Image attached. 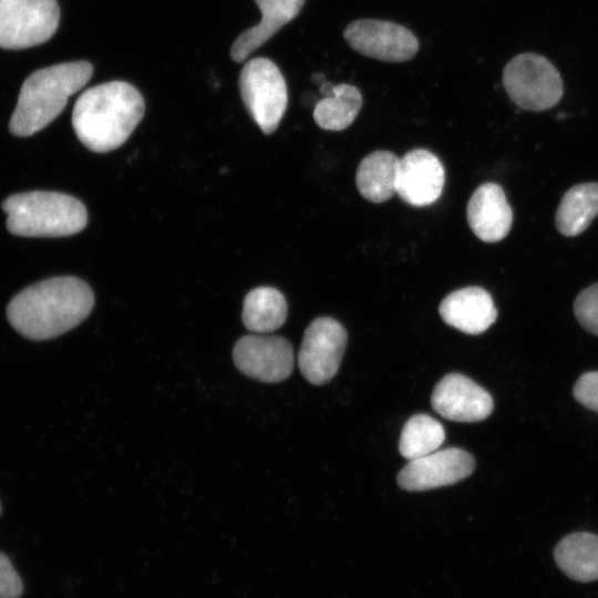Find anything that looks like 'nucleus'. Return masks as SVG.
<instances>
[{
  "mask_svg": "<svg viewBox=\"0 0 598 598\" xmlns=\"http://www.w3.org/2000/svg\"><path fill=\"white\" fill-rule=\"evenodd\" d=\"M90 286L71 276L39 281L16 295L7 307L10 324L23 337L42 341L80 324L91 312Z\"/></svg>",
  "mask_w": 598,
  "mask_h": 598,
  "instance_id": "f257e3e1",
  "label": "nucleus"
},
{
  "mask_svg": "<svg viewBox=\"0 0 598 598\" xmlns=\"http://www.w3.org/2000/svg\"><path fill=\"white\" fill-rule=\"evenodd\" d=\"M145 103L131 83L111 81L84 91L76 100L72 125L78 138L96 153L113 151L143 118Z\"/></svg>",
  "mask_w": 598,
  "mask_h": 598,
  "instance_id": "f03ea898",
  "label": "nucleus"
},
{
  "mask_svg": "<svg viewBox=\"0 0 598 598\" xmlns=\"http://www.w3.org/2000/svg\"><path fill=\"white\" fill-rule=\"evenodd\" d=\"M87 61L47 66L31 73L23 82L17 106L9 122L13 135L25 137L49 125L60 115L68 99L91 79Z\"/></svg>",
  "mask_w": 598,
  "mask_h": 598,
  "instance_id": "7ed1b4c3",
  "label": "nucleus"
},
{
  "mask_svg": "<svg viewBox=\"0 0 598 598\" xmlns=\"http://www.w3.org/2000/svg\"><path fill=\"white\" fill-rule=\"evenodd\" d=\"M7 228L23 237H63L80 233L87 223L85 206L58 192L33 190L9 196L2 203Z\"/></svg>",
  "mask_w": 598,
  "mask_h": 598,
  "instance_id": "20e7f679",
  "label": "nucleus"
},
{
  "mask_svg": "<svg viewBox=\"0 0 598 598\" xmlns=\"http://www.w3.org/2000/svg\"><path fill=\"white\" fill-rule=\"evenodd\" d=\"M503 84L511 100L528 111H544L556 105L563 95V80L544 56L522 53L503 72Z\"/></svg>",
  "mask_w": 598,
  "mask_h": 598,
  "instance_id": "39448f33",
  "label": "nucleus"
},
{
  "mask_svg": "<svg viewBox=\"0 0 598 598\" xmlns=\"http://www.w3.org/2000/svg\"><path fill=\"white\" fill-rule=\"evenodd\" d=\"M243 102L250 116L265 134L278 127L288 104L285 78L269 59L256 58L247 62L239 76Z\"/></svg>",
  "mask_w": 598,
  "mask_h": 598,
  "instance_id": "423d86ee",
  "label": "nucleus"
},
{
  "mask_svg": "<svg viewBox=\"0 0 598 598\" xmlns=\"http://www.w3.org/2000/svg\"><path fill=\"white\" fill-rule=\"evenodd\" d=\"M59 21L56 0H0V48L42 44L55 33Z\"/></svg>",
  "mask_w": 598,
  "mask_h": 598,
  "instance_id": "0eeeda50",
  "label": "nucleus"
},
{
  "mask_svg": "<svg viewBox=\"0 0 598 598\" xmlns=\"http://www.w3.org/2000/svg\"><path fill=\"white\" fill-rule=\"evenodd\" d=\"M348 334L333 318L319 317L306 329L298 354L302 375L312 384L329 382L338 372Z\"/></svg>",
  "mask_w": 598,
  "mask_h": 598,
  "instance_id": "6e6552de",
  "label": "nucleus"
},
{
  "mask_svg": "<svg viewBox=\"0 0 598 598\" xmlns=\"http://www.w3.org/2000/svg\"><path fill=\"white\" fill-rule=\"evenodd\" d=\"M347 43L368 58L384 62H404L419 50V40L408 28L395 22L359 19L343 31Z\"/></svg>",
  "mask_w": 598,
  "mask_h": 598,
  "instance_id": "1a4fd4ad",
  "label": "nucleus"
},
{
  "mask_svg": "<svg viewBox=\"0 0 598 598\" xmlns=\"http://www.w3.org/2000/svg\"><path fill=\"white\" fill-rule=\"evenodd\" d=\"M233 357L239 371L267 383L287 379L295 361L290 342L278 336H245L236 342Z\"/></svg>",
  "mask_w": 598,
  "mask_h": 598,
  "instance_id": "9d476101",
  "label": "nucleus"
},
{
  "mask_svg": "<svg viewBox=\"0 0 598 598\" xmlns=\"http://www.w3.org/2000/svg\"><path fill=\"white\" fill-rule=\"evenodd\" d=\"M474 467L468 452L450 447L410 461L398 474V484L410 492L427 491L455 484L470 476Z\"/></svg>",
  "mask_w": 598,
  "mask_h": 598,
  "instance_id": "9b49d317",
  "label": "nucleus"
},
{
  "mask_svg": "<svg viewBox=\"0 0 598 598\" xmlns=\"http://www.w3.org/2000/svg\"><path fill=\"white\" fill-rule=\"evenodd\" d=\"M431 404L444 419L456 422H478L493 411L491 394L470 378L450 373L435 385Z\"/></svg>",
  "mask_w": 598,
  "mask_h": 598,
  "instance_id": "f8f14e48",
  "label": "nucleus"
},
{
  "mask_svg": "<svg viewBox=\"0 0 598 598\" xmlns=\"http://www.w3.org/2000/svg\"><path fill=\"white\" fill-rule=\"evenodd\" d=\"M445 172L430 151L415 148L399 162L396 194L409 205L424 207L436 202L443 190Z\"/></svg>",
  "mask_w": 598,
  "mask_h": 598,
  "instance_id": "ddd939ff",
  "label": "nucleus"
},
{
  "mask_svg": "<svg viewBox=\"0 0 598 598\" xmlns=\"http://www.w3.org/2000/svg\"><path fill=\"white\" fill-rule=\"evenodd\" d=\"M466 216L472 231L485 243H496L507 236L513 212L503 188L484 183L468 200Z\"/></svg>",
  "mask_w": 598,
  "mask_h": 598,
  "instance_id": "4468645a",
  "label": "nucleus"
},
{
  "mask_svg": "<svg viewBox=\"0 0 598 598\" xmlns=\"http://www.w3.org/2000/svg\"><path fill=\"white\" fill-rule=\"evenodd\" d=\"M439 312L448 326L467 334L486 331L497 318L492 296L481 287H465L448 293Z\"/></svg>",
  "mask_w": 598,
  "mask_h": 598,
  "instance_id": "2eb2a0df",
  "label": "nucleus"
},
{
  "mask_svg": "<svg viewBox=\"0 0 598 598\" xmlns=\"http://www.w3.org/2000/svg\"><path fill=\"white\" fill-rule=\"evenodd\" d=\"M306 0H256L261 20L244 31L233 43L230 56L235 62L244 61L250 53L267 42L285 24L296 18Z\"/></svg>",
  "mask_w": 598,
  "mask_h": 598,
  "instance_id": "dca6fc26",
  "label": "nucleus"
},
{
  "mask_svg": "<svg viewBox=\"0 0 598 598\" xmlns=\"http://www.w3.org/2000/svg\"><path fill=\"white\" fill-rule=\"evenodd\" d=\"M322 99L313 109L317 125L328 131H342L349 127L361 110L362 96L358 87L341 83L333 85L324 81L320 84Z\"/></svg>",
  "mask_w": 598,
  "mask_h": 598,
  "instance_id": "f3484780",
  "label": "nucleus"
},
{
  "mask_svg": "<svg viewBox=\"0 0 598 598\" xmlns=\"http://www.w3.org/2000/svg\"><path fill=\"white\" fill-rule=\"evenodd\" d=\"M400 158L390 151H375L365 156L357 169L360 194L372 203H383L396 194Z\"/></svg>",
  "mask_w": 598,
  "mask_h": 598,
  "instance_id": "a211bd4d",
  "label": "nucleus"
},
{
  "mask_svg": "<svg viewBox=\"0 0 598 598\" xmlns=\"http://www.w3.org/2000/svg\"><path fill=\"white\" fill-rule=\"evenodd\" d=\"M554 557L569 578L581 582L598 579V535L569 534L557 544Z\"/></svg>",
  "mask_w": 598,
  "mask_h": 598,
  "instance_id": "6ab92c4d",
  "label": "nucleus"
},
{
  "mask_svg": "<svg viewBox=\"0 0 598 598\" xmlns=\"http://www.w3.org/2000/svg\"><path fill=\"white\" fill-rule=\"evenodd\" d=\"M598 215V183H584L569 188L556 213V227L564 236L585 231Z\"/></svg>",
  "mask_w": 598,
  "mask_h": 598,
  "instance_id": "aec40b11",
  "label": "nucleus"
},
{
  "mask_svg": "<svg viewBox=\"0 0 598 598\" xmlns=\"http://www.w3.org/2000/svg\"><path fill=\"white\" fill-rule=\"evenodd\" d=\"M285 296L272 287L250 290L244 300L243 323L256 333H267L280 328L287 319Z\"/></svg>",
  "mask_w": 598,
  "mask_h": 598,
  "instance_id": "412c9836",
  "label": "nucleus"
},
{
  "mask_svg": "<svg viewBox=\"0 0 598 598\" xmlns=\"http://www.w3.org/2000/svg\"><path fill=\"white\" fill-rule=\"evenodd\" d=\"M445 440L442 424L426 414H415L404 424L399 451L409 460H415L435 452Z\"/></svg>",
  "mask_w": 598,
  "mask_h": 598,
  "instance_id": "4be33fe9",
  "label": "nucleus"
},
{
  "mask_svg": "<svg viewBox=\"0 0 598 598\" xmlns=\"http://www.w3.org/2000/svg\"><path fill=\"white\" fill-rule=\"evenodd\" d=\"M574 311L582 328L598 336V282L579 292L574 302Z\"/></svg>",
  "mask_w": 598,
  "mask_h": 598,
  "instance_id": "5701e85b",
  "label": "nucleus"
},
{
  "mask_svg": "<svg viewBox=\"0 0 598 598\" xmlns=\"http://www.w3.org/2000/svg\"><path fill=\"white\" fill-rule=\"evenodd\" d=\"M574 396L584 406L598 412V371L580 375L574 385Z\"/></svg>",
  "mask_w": 598,
  "mask_h": 598,
  "instance_id": "b1692460",
  "label": "nucleus"
},
{
  "mask_svg": "<svg viewBox=\"0 0 598 598\" xmlns=\"http://www.w3.org/2000/svg\"><path fill=\"white\" fill-rule=\"evenodd\" d=\"M23 591L22 580L10 559L0 551V598H20Z\"/></svg>",
  "mask_w": 598,
  "mask_h": 598,
  "instance_id": "393cba45",
  "label": "nucleus"
},
{
  "mask_svg": "<svg viewBox=\"0 0 598 598\" xmlns=\"http://www.w3.org/2000/svg\"><path fill=\"white\" fill-rule=\"evenodd\" d=\"M0 512H1V506H0Z\"/></svg>",
  "mask_w": 598,
  "mask_h": 598,
  "instance_id": "a878e982",
  "label": "nucleus"
}]
</instances>
